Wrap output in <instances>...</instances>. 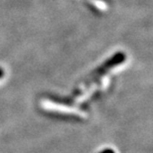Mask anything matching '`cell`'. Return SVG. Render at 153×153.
I'll return each instance as SVG.
<instances>
[{"instance_id":"cell-1","label":"cell","mask_w":153,"mask_h":153,"mask_svg":"<svg viewBox=\"0 0 153 153\" xmlns=\"http://www.w3.org/2000/svg\"><path fill=\"white\" fill-rule=\"evenodd\" d=\"M125 54L122 52H117L116 54H114V56L111 57L109 59L102 64L99 69H97L94 73H91V75L90 76V81H87V84L88 85L90 82H94L97 79H99L100 76H102V75H105L106 72L109 71L111 69L114 68L115 66L119 65V64L123 63L125 61Z\"/></svg>"},{"instance_id":"cell-2","label":"cell","mask_w":153,"mask_h":153,"mask_svg":"<svg viewBox=\"0 0 153 153\" xmlns=\"http://www.w3.org/2000/svg\"><path fill=\"white\" fill-rule=\"evenodd\" d=\"M100 153H114V151L112 150V149H105V150H102Z\"/></svg>"},{"instance_id":"cell-3","label":"cell","mask_w":153,"mask_h":153,"mask_svg":"<svg viewBox=\"0 0 153 153\" xmlns=\"http://www.w3.org/2000/svg\"><path fill=\"white\" fill-rule=\"evenodd\" d=\"M3 76H4V70L2 68H0V79H1Z\"/></svg>"}]
</instances>
